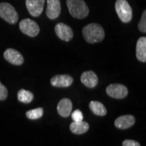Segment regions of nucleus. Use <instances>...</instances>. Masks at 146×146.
Returning a JSON list of instances; mask_svg holds the SVG:
<instances>
[{
    "label": "nucleus",
    "instance_id": "obj_1",
    "mask_svg": "<svg viewBox=\"0 0 146 146\" xmlns=\"http://www.w3.org/2000/svg\"><path fill=\"white\" fill-rule=\"evenodd\" d=\"M82 33L84 39L89 43H99L104 39L105 36L103 27L97 23H91L85 26Z\"/></svg>",
    "mask_w": 146,
    "mask_h": 146
},
{
    "label": "nucleus",
    "instance_id": "obj_2",
    "mask_svg": "<svg viewBox=\"0 0 146 146\" xmlns=\"http://www.w3.org/2000/svg\"><path fill=\"white\" fill-rule=\"evenodd\" d=\"M66 5L70 15L77 19H83L89 13L88 6L84 0H66Z\"/></svg>",
    "mask_w": 146,
    "mask_h": 146
},
{
    "label": "nucleus",
    "instance_id": "obj_3",
    "mask_svg": "<svg viewBox=\"0 0 146 146\" xmlns=\"http://www.w3.org/2000/svg\"><path fill=\"white\" fill-rule=\"evenodd\" d=\"M115 10L123 23H128L132 20L133 10L127 0H116Z\"/></svg>",
    "mask_w": 146,
    "mask_h": 146
},
{
    "label": "nucleus",
    "instance_id": "obj_4",
    "mask_svg": "<svg viewBox=\"0 0 146 146\" xmlns=\"http://www.w3.org/2000/svg\"><path fill=\"white\" fill-rule=\"evenodd\" d=\"M0 17L7 23L14 25L18 21V14L15 8L8 3H0Z\"/></svg>",
    "mask_w": 146,
    "mask_h": 146
},
{
    "label": "nucleus",
    "instance_id": "obj_5",
    "mask_svg": "<svg viewBox=\"0 0 146 146\" xmlns=\"http://www.w3.org/2000/svg\"><path fill=\"white\" fill-rule=\"evenodd\" d=\"M19 28L22 33L31 37H34L39 34L40 29L37 23L30 18H26L21 21L19 24Z\"/></svg>",
    "mask_w": 146,
    "mask_h": 146
},
{
    "label": "nucleus",
    "instance_id": "obj_6",
    "mask_svg": "<svg viewBox=\"0 0 146 146\" xmlns=\"http://www.w3.org/2000/svg\"><path fill=\"white\" fill-rule=\"evenodd\" d=\"M106 93L109 96L116 99H123L128 95L127 87L122 84H111L106 88Z\"/></svg>",
    "mask_w": 146,
    "mask_h": 146
},
{
    "label": "nucleus",
    "instance_id": "obj_7",
    "mask_svg": "<svg viewBox=\"0 0 146 146\" xmlns=\"http://www.w3.org/2000/svg\"><path fill=\"white\" fill-rule=\"evenodd\" d=\"M45 0H26V6L29 13L34 17L41 15L44 8Z\"/></svg>",
    "mask_w": 146,
    "mask_h": 146
},
{
    "label": "nucleus",
    "instance_id": "obj_8",
    "mask_svg": "<svg viewBox=\"0 0 146 146\" xmlns=\"http://www.w3.org/2000/svg\"><path fill=\"white\" fill-rule=\"evenodd\" d=\"M55 32L60 39L64 41H70L74 36V33L71 27L62 23H58L56 25Z\"/></svg>",
    "mask_w": 146,
    "mask_h": 146
},
{
    "label": "nucleus",
    "instance_id": "obj_9",
    "mask_svg": "<svg viewBox=\"0 0 146 146\" xmlns=\"http://www.w3.org/2000/svg\"><path fill=\"white\" fill-rule=\"evenodd\" d=\"M61 13V3L60 0H47L46 15L51 20L57 18Z\"/></svg>",
    "mask_w": 146,
    "mask_h": 146
},
{
    "label": "nucleus",
    "instance_id": "obj_10",
    "mask_svg": "<svg viewBox=\"0 0 146 146\" xmlns=\"http://www.w3.org/2000/svg\"><path fill=\"white\" fill-rule=\"evenodd\" d=\"M4 58L14 65L19 66L24 62V58L21 53L12 48L7 49L3 54Z\"/></svg>",
    "mask_w": 146,
    "mask_h": 146
},
{
    "label": "nucleus",
    "instance_id": "obj_11",
    "mask_svg": "<svg viewBox=\"0 0 146 146\" xmlns=\"http://www.w3.org/2000/svg\"><path fill=\"white\" fill-rule=\"evenodd\" d=\"M73 83V78L68 74H59L51 78V84L56 87H68Z\"/></svg>",
    "mask_w": 146,
    "mask_h": 146
},
{
    "label": "nucleus",
    "instance_id": "obj_12",
    "mask_svg": "<svg viewBox=\"0 0 146 146\" xmlns=\"http://www.w3.org/2000/svg\"><path fill=\"white\" fill-rule=\"evenodd\" d=\"M135 122V118L133 115H123L116 118L114 125L120 129H127L132 127Z\"/></svg>",
    "mask_w": 146,
    "mask_h": 146
},
{
    "label": "nucleus",
    "instance_id": "obj_13",
    "mask_svg": "<svg viewBox=\"0 0 146 146\" xmlns=\"http://www.w3.org/2000/svg\"><path fill=\"white\" fill-rule=\"evenodd\" d=\"M81 81L86 87L89 88H94L98 85V78L94 72L89 70L84 72L81 74Z\"/></svg>",
    "mask_w": 146,
    "mask_h": 146
},
{
    "label": "nucleus",
    "instance_id": "obj_14",
    "mask_svg": "<svg viewBox=\"0 0 146 146\" xmlns=\"http://www.w3.org/2000/svg\"><path fill=\"white\" fill-rule=\"evenodd\" d=\"M72 102L68 98H64L60 100L57 106L58 114L62 117H68L72 112Z\"/></svg>",
    "mask_w": 146,
    "mask_h": 146
},
{
    "label": "nucleus",
    "instance_id": "obj_15",
    "mask_svg": "<svg viewBox=\"0 0 146 146\" xmlns=\"http://www.w3.org/2000/svg\"><path fill=\"white\" fill-rule=\"evenodd\" d=\"M136 57L138 60L146 62V37L141 36L137 40L136 45Z\"/></svg>",
    "mask_w": 146,
    "mask_h": 146
},
{
    "label": "nucleus",
    "instance_id": "obj_16",
    "mask_svg": "<svg viewBox=\"0 0 146 146\" xmlns=\"http://www.w3.org/2000/svg\"><path fill=\"white\" fill-rule=\"evenodd\" d=\"M89 129V125L87 122H73L70 124V129L71 132L76 135H81L86 133Z\"/></svg>",
    "mask_w": 146,
    "mask_h": 146
},
{
    "label": "nucleus",
    "instance_id": "obj_17",
    "mask_svg": "<svg viewBox=\"0 0 146 146\" xmlns=\"http://www.w3.org/2000/svg\"><path fill=\"white\" fill-rule=\"evenodd\" d=\"M89 108L91 110L98 116H105L107 113L106 108L103 104L97 101H91L89 103Z\"/></svg>",
    "mask_w": 146,
    "mask_h": 146
},
{
    "label": "nucleus",
    "instance_id": "obj_18",
    "mask_svg": "<svg viewBox=\"0 0 146 146\" xmlns=\"http://www.w3.org/2000/svg\"><path fill=\"white\" fill-rule=\"evenodd\" d=\"M33 94L29 91L23 89L18 92V100L24 104L31 103L33 100Z\"/></svg>",
    "mask_w": 146,
    "mask_h": 146
},
{
    "label": "nucleus",
    "instance_id": "obj_19",
    "mask_svg": "<svg viewBox=\"0 0 146 146\" xmlns=\"http://www.w3.org/2000/svg\"><path fill=\"white\" fill-rule=\"evenodd\" d=\"M43 114V109L42 108H37L31 110L27 111L26 115L27 118L31 120H36L42 117Z\"/></svg>",
    "mask_w": 146,
    "mask_h": 146
},
{
    "label": "nucleus",
    "instance_id": "obj_20",
    "mask_svg": "<svg viewBox=\"0 0 146 146\" xmlns=\"http://www.w3.org/2000/svg\"><path fill=\"white\" fill-rule=\"evenodd\" d=\"M138 29L142 33L146 32V12L143 11L142 13L141 18L138 24Z\"/></svg>",
    "mask_w": 146,
    "mask_h": 146
},
{
    "label": "nucleus",
    "instance_id": "obj_21",
    "mask_svg": "<svg viewBox=\"0 0 146 146\" xmlns=\"http://www.w3.org/2000/svg\"><path fill=\"white\" fill-rule=\"evenodd\" d=\"M72 118L74 122H80L83 120V114L80 110H75L72 113Z\"/></svg>",
    "mask_w": 146,
    "mask_h": 146
},
{
    "label": "nucleus",
    "instance_id": "obj_22",
    "mask_svg": "<svg viewBox=\"0 0 146 146\" xmlns=\"http://www.w3.org/2000/svg\"><path fill=\"white\" fill-rule=\"evenodd\" d=\"M8 97V90L2 83L0 82V100H4Z\"/></svg>",
    "mask_w": 146,
    "mask_h": 146
},
{
    "label": "nucleus",
    "instance_id": "obj_23",
    "mask_svg": "<svg viewBox=\"0 0 146 146\" xmlns=\"http://www.w3.org/2000/svg\"><path fill=\"white\" fill-rule=\"evenodd\" d=\"M123 146H141L139 143L132 139H126L123 142Z\"/></svg>",
    "mask_w": 146,
    "mask_h": 146
}]
</instances>
